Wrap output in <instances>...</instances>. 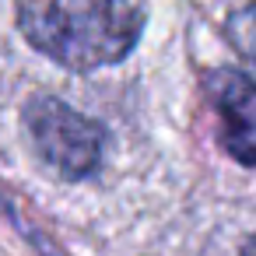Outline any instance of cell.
<instances>
[{
  "label": "cell",
  "instance_id": "1",
  "mask_svg": "<svg viewBox=\"0 0 256 256\" xmlns=\"http://www.w3.org/2000/svg\"><path fill=\"white\" fill-rule=\"evenodd\" d=\"M14 11L28 46L78 74L126 60L144 32L137 0H14Z\"/></svg>",
  "mask_w": 256,
  "mask_h": 256
},
{
  "label": "cell",
  "instance_id": "2",
  "mask_svg": "<svg viewBox=\"0 0 256 256\" xmlns=\"http://www.w3.org/2000/svg\"><path fill=\"white\" fill-rule=\"evenodd\" d=\"M28 137L39 158L64 179L78 182L102 168L106 154V126L53 95H32L22 109Z\"/></svg>",
  "mask_w": 256,
  "mask_h": 256
},
{
  "label": "cell",
  "instance_id": "3",
  "mask_svg": "<svg viewBox=\"0 0 256 256\" xmlns=\"http://www.w3.org/2000/svg\"><path fill=\"white\" fill-rule=\"evenodd\" d=\"M204 95L214 112L218 144L238 165H256V81L238 67H214L204 74Z\"/></svg>",
  "mask_w": 256,
  "mask_h": 256
},
{
  "label": "cell",
  "instance_id": "4",
  "mask_svg": "<svg viewBox=\"0 0 256 256\" xmlns=\"http://www.w3.org/2000/svg\"><path fill=\"white\" fill-rule=\"evenodd\" d=\"M228 39L249 64H256V0H238V4L232 8V14H228Z\"/></svg>",
  "mask_w": 256,
  "mask_h": 256
},
{
  "label": "cell",
  "instance_id": "5",
  "mask_svg": "<svg viewBox=\"0 0 256 256\" xmlns=\"http://www.w3.org/2000/svg\"><path fill=\"white\" fill-rule=\"evenodd\" d=\"M238 256H256V232L242 242V249H238Z\"/></svg>",
  "mask_w": 256,
  "mask_h": 256
}]
</instances>
